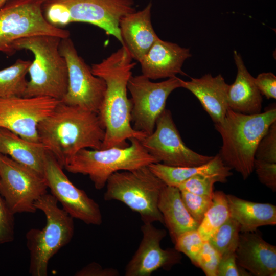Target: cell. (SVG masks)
I'll list each match as a JSON object with an SVG mask.
<instances>
[{"mask_svg": "<svg viewBox=\"0 0 276 276\" xmlns=\"http://www.w3.org/2000/svg\"><path fill=\"white\" fill-rule=\"evenodd\" d=\"M17 2L20 3H37L43 4L45 2L48 0H16Z\"/></svg>", "mask_w": 276, "mask_h": 276, "instance_id": "39", "label": "cell"}, {"mask_svg": "<svg viewBox=\"0 0 276 276\" xmlns=\"http://www.w3.org/2000/svg\"><path fill=\"white\" fill-rule=\"evenodd\" d=\"M181 80L175 76L153 82L143 75L130 77L127 88L131 95V122L135 130L147 135L153 133L169 96L181 87Z\"/></svg>", "mask_w": 276, "mask_h": 276, "instance_id": "11", "label": "cell"}, {"mask_svg": "<svg viewBox=\"0 0 276 276\" xmlns=\"http://www.w3.org/2000/svg\"><path fill=\"white\" fill-rule=\"evenodd\" d=\"M76 276H119L118 269L106 267L103 268L99 264L93 262L78 270L75 274Z\"/></svg>", "mask_w": 276, "mask_h": 276, "instance_id": "38", "label": "cell"}, {"mask_svg": "<svg viewBox=\"0 0 276 276\" xmlns=\"http://www.w3.org/2000/svg\"><path fill=\"white\" fill-rule=\"evenodd\" d=\"M60 101L48 97L0 98V128L40 142L38 126Z\"/></svg>", "mask_w": 276, "mask_h": 276, "instance_id": "15", "label": "cell"}, {"mask_svg": "<svg viewBox=\"0 0 276 276\" xmlns=\"http://www.w3.org/2000/svg\"><path fill=\"white\" fill-rule=\"evenodd\" d=\"M235 255L238 265L251 275H276V246L265 241L257 230L240 233Z\"/></svg>", "mask_w": 276, "mask_h": 276, "instance_id": "17", "label": "cell"}, {"mask_svg": "<svg viewBox=\"0 0 276 276\" xmlns=\"http://www.w3.org/2000/svg\"><path fill=\"white\" fill-rule=\"evenodd\" d=\"M30 60L17 59L12 65L0 70V98L22 97L28 81L26 76Z\"/></svg>", "mask_w": 276, "mask_h": 276, "instance_id": "27", "label": "cell"}, {"mask_svg": "<svg viewBox=\"0 0 276 276\" xmlns=\"http://www.w3.org/2000/svg\"><path fill=\"white\" fill-rule=\"evenodd\" d=\"M142 238L139 246L125 268V276H150L159 269L170 270L180 262V252L175 248L163 249L162 240L166 231L152 223H143Z\"/></svg>", "mask_w": 276, "mask_h": 276, "instance_id": "16", "label": "cell"}, {"mask_svg": "<svg viewBox=\"0 0 276 276\" xmlns=\"http://www.w3.org/2000/svg\"><path fill=\"white\" fill-rule=\"evenodd\" d=\"M61 38L38 35L16 40L12 50L31 52L34 60L29 67L30 79L22 97H48L61 101L65 95L68 81V68L59 51Z\"/></svg>", "mask_w": 276, "mask_h": 276, "instance_id": "4", "label": "cell"}, {"mask_svg": "<svg viewBox=\"0 0 276 276\" xmlns=\"http://www.w3.org/2000/svg\"><path fill=\"white\" fill-rule=\"evenodd\" d=\"M166 185L148 166L118 171L108 179L104 199L123 203L140 214L143 223L164 224L157 203L160 193Z\"/></svg>", "mask_w": 276, "mask_h": 276, "instance_id": "8", "label": "cell"}, {"mask_svg": "<svg viewBox=\"0 0 276 276\" xmlns=\"http://www.w3.org/2000/svg\"><path fill=\"white\" fill-rule=\"evenodd\" d=\"M39 142L63 168L83 149H101L105 129L97 113L61 101L38 126Z\"/></svg>", "mask_w": 276, "mask_h": 276, "instance_id": "2", "label": "cell"}, {"mask_svg": "<svg viewBox=\"0 0 276 276\" xmlns=\"http://www.w3.org/2000/svg\"><path fill=\"white\" fill-rule=\"evenodd\" d=\"M47 150L40 142H32L0 128V153L43 176Z\"/></svg>", "mask_w": 276, "mask_h": 276, "instance_id": "24", "label": "cell"}, {"mask_svg": "<svg viewBox=\"0 0 276 276\" xmlns=\"http://www.w3.org/2000/svg\"><path fill=\"white\" fill-rule=\"evenodd\" d=\"M151 7L150 2L143 10L123 16L119 24L123 45L139 62L159 38L151 23Z\"/></svg>", "mask_w": 276, "mask_h": 276, "instance_id": "19", "label": "cell"}, {"mask_svg": "<svg viewBox=\"0 0 276 276\" xmlns=\"http://www.w3.org/2000/svg\"><path fill=\"white\" fill-rule=\"evenodd\" d=\"M204 241L196 229L186 231L180 235L174 242V248L186 255L195 265L197 257Z\"/></svg>", "mask_w": 276, "mask_h": 276, "instance_id": "29", "label": "cell"}, {"mask_svg": "<svg viewBox=\"0 0 276 276\" xmlns=\"http://www.w3.org/2000/svg\"><path fill=\"white\" fill-rule=\"evenodd\" d=\"M129 140L130 144L125 147L81 149L63 168L72 173L87 175L95 188L101 190L105 187L109 177L116 172L134 170L158 163L139 140L132 138Z\"/></svg>", "mask_w": 276, "mask_h": 276, "instance_id": "7", "label": "cell"}, {"mask_svg": "<svg viewBox=\"0 0 276 276\" xmlns=\"http://www.w3.org/2000/svg\"><path fill=\"white\" fill-rule=\"evenodd\" d=\"M157 206L173 243L183 233L197 229L199 224L186 208L178 188L166 185L160 193Z\"/></svg>", "mask_w": 276, "mask_h": 276, "instance_id": "23", "label": "cell"}, {"mask_svg": "<svg viewBox=\"0 0 276 276\" xmlns=\"http://www.w3.org/2000/svg\"><path fill=\"white\" fill-rule=\"evenodd\" d=\"M42 6L45 19L56 27L76 22L90 24L114 36L122 45L120 20L136 11L133 0H48Z\"/></svg>", "mask_w": 276, "mask_h": 276, "instance_id": "6", "label": "cell"}, {"mask_svg": "<svg viewBox=\"0 0 276 276\" xmlns=\"http://www.w3.org/2000/svg\"><path fill=\"white\" fill-rule=\"evenodd\" d=\"M126 47H122L103 59L93 64L94 75L103 79L106 88L98 112L105 129V137L101 149L112 147H125L132 138L140 141L147 135L135 130L131 124L132 103L127 96V84L136 65Z\"/></svg>", "mask_w": 276, "mask_h": 276, "instance_id": "1", "label": "cell"}, {"mask_svg": "<svg viewBox=\"0 0 276 276\" xmlns=\"http://www.w3.org/2000/svg\"><path fill=\"white\" fill-rule=\"evenodd\" d=\"M276 121L275 104L263 112L243 114L228 109L223 120L215 124L222 145L218 153L225 165L246 180L254 170L258 145L270 126Z\"/></svg>", "mask_w": 276, "mask_h": 276, "instance_id": "3", "label": "cell"}, {"mask_svg": "<svg viewBox=\"0 0 276 276\" xmlns=\"http://www.w3.org/2000/svg\"><path fill=\"white\" fill-rule=\"evenodd\" d=\"M42 4L8 0L0 8V52L11 56L13 43L25 37L51 35L64 38L70 32L50 24L43 14Z\"/></svg>", "mask_w": 276, "mask_h": 276, "instance_id": "9", "label": "cell"}, {"mask_svg": "<svg viewBox=\"0 0 276 276\" xmlns=\"http://www.w3.org/2000/svg\"><path fill=\"white\" fill-rule=\"evenodd\" d=\"M254 170L261 183L276 191V163H268L255 159Z\"/></svg>", "mask_w": 276, "mask_h": 276, "instance_id": "35", "label": "cell"}, {"mask_svg": "<svg viewBox=\"0 0 276 276\" xmlns=\"http://www.w3.org/2000/svg\"><path fill=\"white\" fill-rule=\"evenodd\" d=\"M150 170L167 186L176 187L185 180L195 176L213 177L224 183L233 173L218 154L208 163L192 167H172L160 163L148 166Z\"/></svg>", "mask_w": 276, "mask_h": 276, "instance_id": "22", "label": "cell"}, {"mask_svg": "<svg viewBox=\"0 0 276 276\" xmlns=\"http://www.w3.org/2000/svg\"><path fill=\"white\" fill-rule=\"evenodd\" d=\"M140 141L158 163L169 166H196L208 163L213 157L199 154L185 145L171 111L167 109L157 119L153 133Z\"/></svg>", "mask_w": 276, "mask_h": 276, "instance_id": "13", "label": "cell"}, {"mask_svg": "<svg viewBox=\"0 0 276 276\" xmlns=\"http://www.w3.org/2000/svg\"><path fill=\"white\" fill-rule=\"evenodd\" d=\"M36 209L45 216L41 229L32 228L26 235L30 252L29 272L32 276H47L50 259L72 240L74 234L72 218L58 205V201L48 193L35 202Z\"/></svg>", "mask_w": 276, "mask_h": 276, "instance_id": "5", "label": "cell"}, {"mask_svg": "<svg viewBox=\"0 0 276 276\" xmlns=\"http://www.w3.org/2000/svg\"><path fill=\"white\" fill-rule=\"evenodd\" d=\"M229 217L226 194L221 191L214 192L212 203L197 228L203 241H208Z\"/></svg>", "mask_w": 276, "mask_h": 276, "instance_id": "26", "label": "cell"}, {"mask_svg": "<svg viewBox=\"0 0 276 276\" xmlns=\"http://www.w3.org/2000/svg\"><path fill=\"white\" fill-rule=\"evenodd\" d=\"M255 157L256 159L276 163V121L270 126L260 141Z\"/></svg>", "mask_w": 276, "mask_h": 276, "instance_id": "31", "label": "cell"}, {"mask_svg": "<svg viewBox=\"0 0 276 276\" xmlns=\"http://www.w3.org/2000/svg\"><path fill=\"white\" fill-rule=\"evenodd\" d=\"M63 168L47 151L43 176L51 194L74 219H79L87 225H100L103 218L99 204L70 180Z\"/></svg>", "mask_w": 276, "mask_h": 276, "instance_id": "14", "label": "cell"}, {"mask_svg": "<svg viewBox=\"0 0 276 276\" xmlns=\"http://www.w3.org/2000/svg\"><path fill=\"white\" fill-rule=\"evenodd\" d=\"M59 51L68 73L67 91L60 101L98 113L106 88L105 81L93 74L70 37L61 39Z\"/></svg>", "mask_w": 276, "mask_h": 276, "instance_id": "12", "label": "cell"}, {"mask_svg": "<svg viewBox=\"0 0 276 276\" xmlns=\"http://www.w3.org/2000/svg\"><path fill=\"white\" fill-rule=\"evenodd\" d=\"M191 56L189 49L158 38L139 61L142 75L152 80L186 75L181 67Z\"/></svg>", "mask_w": 276, "mask_h": 276, "instance_id": "18", "label": "cell"}, {"mask_svg": "<svg viewBox=\"0 0 276 276\" xmlns=\"http://www.w3.org/2000/svg\"><path fill=\"white\" fill-rule=\"evenodd\" d=\"M0 154H1V153H0Z\"/></svg>", "mask_w": 276, "mask_h": 276, "instance_id": "41", "label": "cell"}, {"mask_svg": "<svg viewBox=\"0 0 276 276\" xmlns=\"http://www.w3.org/2000/svg\"><path fill=\"white\" fill-rule=\"evenodd\" d=\"M47 189L43 176L0 154V194L13 214L35 213V202L47 193Z\"/></svg>", "mask_w": 276, "mask_h": 276, "instance_id": "10", "label": "cell"}, {"mask_svg": "<svg viewBox=\"0 0 276 276\" xmlns=\"http://www.w3.org/2000/svg\"><path fill=\"white\" fill-rule=\"evenodd\" d=\"M240 233L239 223L230 217L208 241L221 256L235 252Z\"/></svg>", "mask_w": 276, "mask_h": 276, "instance_id": "28", "label": "cell"}, {"mask_svg": "<svg viewBox=\"0 0 276 276\" xmlns=\"http://www.w3.org/2000/svg\"><path fill=\"white\" fill-rule=\"evenodd\" d=\"M221 256L208 241H204L197 258L195 265L200 267L207 276H217Z\"/></svg>", "mask_w": 276, "mask_h": 276, "instance_id": "32", "label": "cell"}, {"mask_svg": "<svg viewBox=\"0 0 276 276\" xmlns=\"http://www.w3.org/2000/svg\"><path fill=\"white\" fill-rule=\"evenodd\" d=\"M250 273L240 267L236 261L235 252L221 256L217 276H248Z\"/></svg>", "mask_w": 276, "mask_h": 276, "instance_id": "36", "label": "cell"}, {"mask_svg": "<svg viewBox=\"0 0 276 276\" xmlns=\"http://www.w3.org/2000/svg\"><path fill=\"white\" fill-rule=\"evenodd\" d=\"M230 217L239 224L240 233L253 232L262 226L276 224V206L226 194Z\"/></svg>", "mask_w": 276, "mask_h": 276, "instance_id": "25", "label": "cell"}, {"mask_svg": "<svg viewBox=\"0 0 276 276\" xmlns=\"http://www.w3.org/2000/svg\"><path fill=\"white\" fill-rule=\"evenodd\" d=\"M217 182L218 180L213 177L195 176L185 180L176 187L179 190H185L196 195L212 197L214 185Z\"/></svg>", "mask_w": 276, "mask_h": 276, "instance_id": "33", "label": "cell"}, {"mask_svg": "<svg viewBox=\"0 0 276 276\" xmlns=\"http://www.w3.org/2000/svg\"><path fill=\"white\" fill-rule=\"evenodd\" d=\"M237 75L233 83L228 85V109L235 112L254 114L261 112L263 98L254 79L245 66L241 55L234 51Z\"/></svg>", "mask_w": 276, "mask_h": 276, "instance_id": "21", "label": "cell"}, {"mask_svg": "<svg viewBox=\"0 0 276 276\" xmlns=\"http://www.w3.org/2000/svg\"><path fill=\"white\" fill-rule=\"evenodd\" d=\"M227 84L221 74H207L199 78L181 80V87L191 92L214 123L221 122L228 109Z\"/></svg>", "mask_w": 276, "mask_h": 276, "instance_id": "20", "label": "cell"}, {"mask_svg": "<svg viewBox=\"0 0 276 276\" xmlns=\"http://www.w3.org/2000/svg\"><path fill=\"white\" fill-rule=\"evenodd\" d=\"M14 235V214L0 194V245L13 241Z\"/></svg>", "mask_w": 276, "mask_h": 276, "instance_id": "34", "label": "cell"}, {"mask_svg": "<svg viewBox=\"0 0 276 276\" xmlns=\"http://www.w3.org/2000/svg\"><path fill=\"white\" fill-rule=\"evenodd\" d=\"M8 0H0V8L2 7Z\"/></svg>", "mask_w": 276, "mask_h": 276, "instance_id": "40", "label": "cell"}, {"mask_svg": "<svg viewBox=\"0 0 276 276\" xmlns=\"http://www.w3.org/2000/svg\"><path fill=\"white\" fill-rule=\"evenodd\" d=\"M180 191L186 208L199 224L212 203V197L198 195L185 190Z\"/></svg>", "mask_w": 276, "mask_h": 276, "instance_id": "30", "label": "cell"}, {"mask_svg": "<svg viewBox=\"0 0 276 276\" xmlns=\"http://www.w3.org/2000/svg\"><path fill=\"white\" fill-rule=\"evenodd\" d=\"M261 94L267 99L276 98V76L271 72L262 73L254 79Z\"/></svg>", "mask_w": 276, "mask_h": 276, "instance_id": "37", "label": "cell"}]
</instances>
